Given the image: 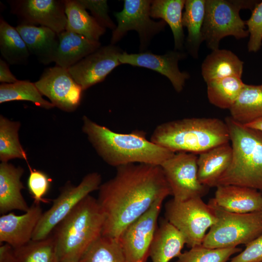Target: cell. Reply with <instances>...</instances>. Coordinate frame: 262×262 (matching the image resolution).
I'll use <instances>...</instances> for the list:
<instances>
[{
    "label": "cell",
    "mask_w": 262,
    "mask_h": 262,
    "mask_svg": "<svg viewBox=\"0 0 262 262\" xmlns=\"http://www.w3.org/2000/svg\"><path fill=\"white\" fill-rule=\"evenodd\" d=\"M232 151L230 164L215 187L234 185L262 193V132L233 120L225 119Z\"/></svg>",
    "instance_id": "5"
},
{
    "label": "cell",
    "mask_w": 262,
    "mask_h": 262,
    "mask_svg": "<svg viewBox=\"0 0 262 262\" xmlns=\"http://www.w3.org/2000/svg\"><path fill=\"white\" fill-rule=\"evenodd\" d=\"M79 262H127L118 239L100 236L83 254Z\"/></svg>",
    "instance_id": "34"
},
{
    "label": "cell",
    "mask_w": 262,
    "mask_h": 262,
    "mask_svg": "<svg viewBox=\"0 0 262 262\" xmlns=\"http://www.w3.org/2000/svg\"><path fill=\"white\" fill-rule=\"evenodd\" d=\"M232 151L229 143L214 147L201 153L197 157V176L200 182L207 187L216 183L229 168Z\"/></svg>",
    "instance_id": "21"
},
{
    "label": "cell",
    "mask_w": 262,
    "mask_h": 262,
    "mask_svg": "<svg viewBox=\"0 0 262 262\" xmlns=\"http://www.w3.org/2000/svg\"><path fill=\"white\" fill-rule=\"evenodd\" d=\"M24 169L8 162L0 164V213H8L16 210L27 212L30 207L24 199L21 191L24 186L21 181Z\"/></svg>",
    "instance_id": "19"
},
{
    "label": "cell",
    "mask_w": 262,
    "mask_h": 262,
    "mask_svg": "<svg viewBox=\"0 0 262 262\" xmlns=\"http://www.w3.org/2000/svg\"><path fill=\"white\" fill-rule=\"evenodd\" d=\"M16 28L31 54L44 65L54 62L59 42L57 33L41 26L18 24Z\"/></svg>",
    "instance_id": "20"
},
{
    "label": "cell",
    "mask_w": 262,
    "mask_h": 262,
    "mask_svg": "<svg viewBox=\"0 0 262 262\" xmlns=\"http://www.w3.org/2000/svg\"><path fill=\"white\" fill-rule=\"evenodd\" d=\"M169 195L161 166L134 164L116 167L115 176L98 189L97 200L105 217L102 236L118 239L156 201Z\"/></svg>",
    "instance_id": "1"
},
{
    "label": "cell",
    "mask_w": 262,
    "mask_h": 262,
    "mask_svg": "<svg viewBox=\"0 0 262 262\" xmlns=\"http://www.w3.org/2000/svg\"><path fill=\"white\" fill-rule=\"evenodd\" d=\"M182 14V25L187 29L185 43L188 52L194 58L198 57L201 43L204 41L202 27L206 11V0H186Z\"/></svg>",
    "instance_id": "25"
},
{
    "label": "cell",
    "mask_w": 262,
    "mask_h": 262,
    "mask_svg": "<svg viewBox=\"0 0 262 262\" xmlns=\"http://www.w3.org/2000/svg\"><path fill=\"white\" fill-rule=\"evenodd\" d=\"M30 174L28 177L27 185L30 194L34 199V203L40 204L49 203V200L44 197L48 193L51 180L45 172L32 169L29 164Z\"/></svg>",
    "instance_id": "36"
},
{
    "label": "cell",
    "mask_w": 262,
    "mask_h": 262,
    "mask_svg": "<svg viewBox=\"0 0 262 262\" xmlns=\"http://www.w3.org/2000/svg\"><path fill=\"white\" fill-rule=\"evenodd\" d=\"M18 80L11 73L7 63L0 60V82L2 83H12Z\"/></svg>",
    "instance_id": "40"
},
{
    "label": "cell",
    "mask_w": 262,
    "mask_h": 262,
    "mask_svg": "<svg viewBox=\"0 0 262 262\" xmlns=\"http://www.w3.org/2000/svg\"><path fill=\"white\" fill-rule=\"evenodd\" d=\"M31 101L39 107L50 109L54 106L45 100L34 82L29 81H19L12 83H2L0 85V103L15 101Z\"/></svg>",
    "instance_id": "32"
},
{
    "label": "cell",
    "mask_w": 262,
    "mask_h": 262,
    "mask_svg": "<svg viewBox=\"0 0 262 262\" xmlns=\"http://www.w3.org/2000/svg\"></svg>",
    "instance_id": "45"
},
{
    "label": "cell",
    "mask_w": 262,
    "mask_h": 262,
    "mask_svg": "<svg viewBox=\"0 0 262 262\" xmlns=\"http://www.w3.org/2000/svg\"><path fill=\"white\" fill-rule=\"evenodd\" d=\"M152 0H125L123 9L115 12L117 25L113 31L111 44L119 41L127 33L136 31L140 41V49L144 50L151 39L157 34L164 30L166 22H158L151 19L150 9Z\"/></svg>",
    "instance_id": "11"
},
{
    "label": "cell",
    "mask_w": 262,
    "mask_h": 262,
    "mask_svg": "<svg viewBox=\"0 0 262 262\" xmlns=\"http://www.w3.org/2000/svg\"><path fill=\"white\" fill-rule=\"evenodd\" d=\"M244 62L230 50L217 49L212 50L202 63L201 74L207 83L229 76L241 77Z\"/></svg>",
    "instance_id": "24"
},
{
    "label": "cell",
    "mask_w": 262,
    "mask_h": 262,
    "mask_svg": "<svg viewBox=\"0 0 262 262\" xmlns=\"http://www.w3.org/2000/svg\"><path fill=\"white\" fill-rule=\"evenodd\" d=\"M34 83L42 96L63 111L73 112L81 103L83 90L66 68L57 66L49 67Z\"/></svg>",
    "instance_id": "13"
},
{
    "label": "cell",
    "mask_w": 262,
    "mask_h": 262,
    "mask_svg": "<svg viewBox=\"0 0 262 262\" xmlns=\"http://www.w3.org/2000/svg\"><path fill=\"white\" fill-rule=\"evenodd\" d=\"M85 9L89 10L92 16L98 23L104 28L114 30L116 25L108 14L109 8L106 0H78Z\"/></svg>",
    "instance_id": "38"
},
{
    "label": "cell",
    "mask_w": 262,
    "mask_h": 262,
    "mask_svg": "<svg viewBox=\"0 0 262 262\" xmlns=\"http://www.w3.org/2000/svg\"><path fill=\"white\" fill-rule=\"evenodd\" d=\"M245 246V249L229 262H262V234Z\"/></svg>",
    "instance_id": "39"
},
{
    "label": "cell",
    "mask_w": 262,
    "mask_h": 262,
    "mask_svg": "<svg viewBox=\"0 0 262 262\" xmlns=\"http://www.w3.org/2000/svg\"><path fill=\"white\" fill-rule=\"evenodd\" d=\"M186 244L182 234L165 219L155 231L149 251L152 262H169L178 257Z\"/></svg>",
    "instance_id": "23"
},
{
    "label": "cell",
    "mask_w": 262,
    "mask_h": 262,
    "mask_svg": "<svg viewBox=\"0 0 262 262\" xmlns=\"http://www.w3.org/2000/svg\"><path fill=\"white\" fill-rule=\"evenodd\" d=\"M242 251L237 247L212 248L201 245L181 253L176 262H227L231 256Z\"/></svg>",
    "instance_id": "35"
},
{
    "label": "cell",
    "mask_w": 262,
    "mask_h": 262,
    "mask_svg": "<svg viewBox=\"0 0 262 262\" xmlns=\"http://www.w3.org/2000/svg\"><path fill=\"white\" fill-rule=\"evenodd\" d=\"M15 249L10 245L4 243L0 246V262H15Z\"/></svg>",
    "instance_id": "41"
},
{
    "label": "cell",
    "mask_w": 262,
    "mask_h": 262,
    "mask_svg": "<svg viewBox=\"0 0 262 262\" xmlns=\"http://www.w3.org/2000/svg\"></svg>",
    "instance_id": "44"
},
{
    "label": "cell",
    "mask_w": 262,
    "mask_h": 262,
    "mask_svg": "<svg viewBox=\"0 0 262 262\" xmlns=\"http://www.w3.org/2000/svg\"><path fill=\"white\" fill-rule=\"evenodd\" d=\"M206 83L210 102L219 108L229 110L245 84L241 77L234 76L213 80Z\"/></svg>",
    "instance_id": "30"
},
{
    "label": "cell",
    "mask_w": 262,
    "mask_h": 262,
    "mask_svg": "<svg viewBox=\"0 0 262 262\" xmlns=\"http://www.w3.org/2000/svg\"><path fill=\"white\" fill-rule=\"evenodd\" d=\"M186 56L182 51H169L163 55L146 51L137 53L123 52L119 57L121 64L148 68L165 76L170 81L176 92L182 91L185 82L190 77L186 71H180L179 62Z\"/></svg>",
    "instance_id": "16"
},
{
    "label": "cell",
    "mask_w": 262,
    "mask_h": 262,
    "mask_svg": "<svg viewBox=\"0 0 262 262\" xmlns=\"http://www.w3.org/2000/svg\"><path fill=\"white\" fill-rule=\"evenodd\" d=\"M0 51L10 65H25L30 53L16 28L0 19Z\"/></svg>",
    "instance_id": "29"
},
{
    "label": "cell",
    "mask_w": 262,
    "mask_h": 262,
    "mask_svg": "<svg viewBox=\"0 0 262 262\" xmlns=\"http://www.w3.org/2000/svg\"><path fill=\"white\" fill-rule=\"evenodd\" d=\"M197 160L195 154L177 152L161 165L174 199L202 198L207 193L208 187L198 179Z\"/></svg>",
    "instance_id": "10"
},
{
    "label": "cell",
    "mask_w": 262,
    "mask_h": 262,
    "mask_svg": "<svg viewBox=\"0 0 262 262\" xmlns=\"http://www.w3.org/2000/svg\"><path fill=\"white\" fill-rule=\"evenodd\" d=\"M43 213L40 204L33 202L23 214L18 215L13 213L2 214L0 244L6 243L16 248L29 243Z\"/></svg>",
    "instance_id": "17"
},
{
    "label": "cell",
    "mask_w": 262,
    "mask_h": 262,
    "mask_svg": "<svg viewBox=\"0 0 262 262\" xmlns=\"http://www.w3.org/2000/svg\"><path fill=\"white\" fill-rule=\"evenodd\" d=\"M64 3L67 17L66 30L92 40L99 41L106 29L87 13L78 0H65Z\"/></svg>",
    "instance_id": "28"
},
{
    "label": "cell",
    "mask_w": 262,
    "mask_h": 262,
    "mask_svg": "<svg viewBox=\"0 0 262 262\" xmlns=\"http://www.w3.org/2000/svg\"><path fill=\"white\" fill-rule=\"evenodd\" d=\"M14 249L15 262H60L51 233L45 239L32 240L26 245Z\"/></svg>",
    "instance_id": "33"
},
{
    "label": "cell",
    "mask_w": 262,
    "mask_h": 262,
    "mask_svg": "<svg viewBox=\"0 0 262 262\" xmlns=\"http://www.w3.org/2000/svg\"><path fill=\"white\" fill-rule=\"evenodd\" d=\"M258 1L252 0H206V11L202 27L204 41L214 50L227 36L237 39L249 35L246 21L240 16L242 9L252 10Z\"/></svg>",
    "instance_id": "6"
},
{
    "label": "cell",
    "mask_w": 262,
    "mask_h": 262,
    "mask_svg": "<svg viewBox=\"0 0 262 262\" xmlns=\"http://www.w3.org/2000/svg\"><path fill=\"white\" fill-rule=\"evenodd\" d=\"M261 86L262 87V84L261 85Z\"/></svg>",
    "instance_id": "43"
},
{
    "label": "cell",
    "mask_w": 262,
    "mask_h": 262,
    "mask_svg": "<svg viewBox=\"0 0 262 262\" xmlns=\"http://www.w3.org/2000/svg\"><path fill=\"white\" fill-rule=\"evenodd\" d=\"M164 199H160L128 226L118 240L127 262H147Z\"/></svg>",
    "instance_id": "12"
},
{
    "label": "cell",
    "mask_w": 262,
    "mask_h": 262,
    "mask_svg": "<svg viewBox=\"0 0 262 262\" xmlns=\"http://www.w3.org/2000/svg\"><path fill=\"white\" fill-rule=\"evenodd\" d=\"M164 209L165 219L182 234L190 248L202 245L207 230L217 220L213 207L201 197L184 201L172 198Z\"/></svg>",
    "instance_id": "8"
},
{
    "label": "cell",
    "mask_w": 262,
    "mask_h": 262,
    "mask_svg": "<svg viewBox=\"0 0 262 262\" xmlns=\"http://www.w3.org/2000/svg\"><path fill=\"white\" fill-rule=\"evenodd\" d=\"M229 111L230 117L244 125L262 117V87L261 85L245 83Z\"/></svg>",
    "instance_id": "27"
},
{
    "label": "cell",
    "mask_w": 262,
    "mask_h": 262,
    "mask_svg": "<svg viewBox=\"0 0 262 262\" xmlns=\"http://www.w3.org/2000/svg\"><path fill=\"white\" fill-rule=\"evenodd\" d=\"M217 220L210 228L202 245L212 248L237 247L248 244L262 234V212L238 213L227 212L208 203Z\"/></svg>",
    "instance_id": "7"
},
{
    "label": "cell",
    "mask_w": 262,
    "mask_h": 262,
    "mask_svg": "<svg viewBox=\"0 0 262 262\" xmlns=\"http://www.w3.org/2000/svg\"><path fill=\"white\" fill-rule=\"evenodd\" d=\"M246 24L249 35L248 50L256 52L262 45V1L255 5L250 17L246 21Z\"/></svg>",
    "instance_id": "37"
},
{
    "label": "cell",
    "mask_w": 262,
    "mask_h": 262,
    "mask_svg": "<svg viewBox=\"0 0 262 262\" xmlns=\"http://www.w3.org/2000/svg\"><path fill=\"white\" fill-rule=\"evenodd\" d=\"M209 203L234 213L262 211V193L251 188L234 185L216 187L214 197Z\"/></svg>",
    "instance_id": "18"
},
{
    "label": "cell",
    "mask_w": 262,
    "mask_h": 262,
    "mask_svg": "<svg viewBox=\"0 0 262 262\" xmlns=\"http://www.w3.org/2000/svg\"><path fill=\"white\" fill-rule=\"evenodd\" d=\"M82 122V131L89 141L98 154L112 166L134 164L161 166L175 153L148 140L143 131L115 132L85 115Z\"/></svg>",
    "instance_id": "2"
},
{
    "label": "cell",
    "mask_w": 262,
    "mask_h": 262,
    "mask_svg": "<svg viewBox=\"0 0 262 262\" xmlns=\"http://www.w3.org/2000/svg\"><path fill=\"white\" fill-rule=\"evenodd\" d=\"M150 140L173 152L200 154L229 143L225 122L216 118H187L166 122L153 131Z\"/></svg>",
    "instance_id": "4"
},
{
    "label": "cell",
    "mask_w": 262,
    "mask_h": 262,
    "mask_svg": "<svg viewBox=\"0 0 262 262\" xmlns=\"http://www.w3.org/2000/svg\"><path fill=\"white\" fill-rule=\"evenodd\" d=\"M11 12L20 21L19 24L40 25L58 34L66 30L67 17L64 0H14L8 1Z\"/></svg>",
    "instance_id": "14"
},
{
    "label": "cell",
    "mask_w": 262,
    "mask_h": 262,
    "mask_svg": "<svg viewBox=\"0 0 262 262\" xmlns=\"http://www.w3.org/2000/svg\"><path fill=\"white\" fill-rule=\"evenodd\" d=\"M123 51L115 45L100 47L67 69L83 90L100 82L121 64L119 57Z\"/></svg>",
    "instance_id": "15"
},
{
    "label": "cell",
    "mask_w": 262,
    "mask_h": 262,
    "mask_svg": "<svg viewBox=\"0 0 262 262\" xmlns=\"http://www.w3.org/2000/svg\"><path fill=\"white\" fill-rule=\"evenodd\" d=\"M20 127L19 121H12L0 115V160L8 162L14 159H20L27 163V155L18 138Z\"/></svg>",
    "instance_id": "31"
},
{
    "label": "cell",
    "mask_w": 262,
    "mask_h": 262,
    "mask_svg": "<svg viewBox=\"0 0 262 262\" xmlns=\"http://www.w3.org/2000/svg\"><path fill=\"white\" fill-rule=\"evenodd\" d=\"M105 220L97 198L89 195L55 228L60 262H79L88 247L102 236Z\"/></svg>",
    "instance_id": "3"
},
{
    "label": "cell",
    "mask_w": 262,
    "mask_h": 262,
    "mask_svg": "<svg viewBox=\"0 0 262 262\" xmlns=\"http://www.w3.org/2000/svg\"><path fill=\"white\" fill-rule=\"evenodd\" d=\"M101 184V177L97 172L87 174L77 185L67 181L61 188L59 195L53 200L51 207L43 213L32 240H39L48 237L83 198L98 190Z\"/></svg>",
    "instance_id": "9"
},
{
    "label": "cell",
    "mask_w": 262,
    "mask_h": 262,
    "mask_svg": "<svg viewBox=\"0 0 262 262\" xmlns=\"http://www.w3.org/2000/svg\"><path fill=\"white\" fill-rule=\"evenodd\" d=\"M185 2L184 0H154L151 3L150 17L161 18L169 26L175 50L182 51L184 44L182 19Z\"/></svg>",
    "instance_id": "26"
},
{
    "label": "cell",
    "mask_w": 262,
    "mask_h": 262,
    "mask_svg": "<svg viewBox=\"0 0 262 262\" xmlns=\"http://www.w3.org/2000/svg\"><path fill=\"white\" fill-rule=\"evenodd\" d=\"M59 46L54 62L68 69L100 47L99 41L92 40L76 33L64 31L58 34Z\"/></svg>",
    "instance_id": "22"
},
{
    "label": "cell",
    "mask_w": 262,
    "mask_h": 262,
    "mask_svg": "<svg viewBox=\"0 0 262 262\" xmlns=\"http://www.w3.org/2000/svg\"><path fill=\"white\" fill-rule=\"evenodd\" d=\"M246 127L258 130L262 132V117L246 125Z\"/></svg>",
    "instance_id": "42"
}]
</instances>
